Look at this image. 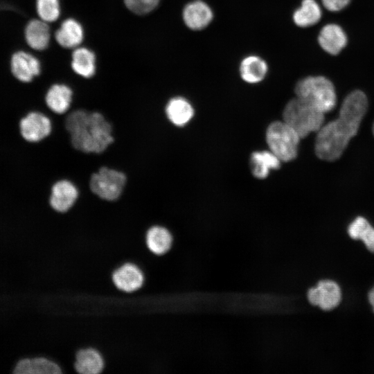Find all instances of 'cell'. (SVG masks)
Segmentation results:
<instances>
[{
    "mask_svg": "<svg viewBox=\"0 0 374 374\" xmlns=\"http://www.w3.org/2000/svg\"><path fill=\"white\" fill-rule=\"evenodd\" d=\"M112 280L117 289L130 293L143 286L145 277L142 270L136 264L126 262L114 271Z\"/></svg>",
    "mask_w": 374,
    "mask_h": 374,
    "instance_id": "7c38bea8",
    "label": "cell"
},
{
    "mask_svg": "<svg viewBox=\"0 0 374 374\" xmlns=\"http://www.w3.org/2000/svg\"><path fill=\"white\" fill-rule=\"evenodd\" d=\"M348 234L353 240H362L366 248L374 253V227L366 218L356 217L348 226Z\"/></svg>",
    "mask_w": 374,
    "mask_h": 374,
    "instance_id": "d4e9b609",
    "label": "cell"
},
{
    "mask_svg": "<svg viewBox=\"0 0 374 374\" xmlns=\"http://www.w3.org/2000/svg\"><path fill=\"white\" fill-rule=\"evenodd\" d=\"M321 14V8L315 0H303L301 6L294 12L292 19L296 26L306 28L318 23Z\"/></svg>",
    "mask_w": 374,
    "mask_h": 374,
    "instance_id": "cb8c5ba5",
    "label": "cell"
},
{
    "mask_svg": "<svg viewBox=\"0 0 374 374\" xmlns=\"http://www.w3.org/2000/svg\"><path fill=\"white\" fill-rule=\"evenodd\" d=\"M341 297L339 285L332 280H320L315 287L308 291L309 302L325 311L337 308L341 303Z\"/></svg>",
    "mask_w": 374,
    "mask_h": 374,
    "instance_id": "30bf717a",
    "label": "cell"
},
{
    "mask_svg": "<svg viewBox=\"0 0 374 374\" xmlns=\"http://www.w3.org/2000/svg\"><path fill=\"white\" fill-rule=\"evenodd\" d=\"M42 70L41 60L33 51L19 50L12 53L10 71L19 81L29 83L41 74Z\"/></svg>",
    "mask_w": 374,
    "mask_h": 374,
    "instance_id": "ba28073f",
    "label": "cell"
},
{
    "mask_svg": "<svg viewBox=\"0 0 374 374\" xmlns=\"http://www.w3.org/2000/svg\"><path fill=\"white\" fill-rule=\"evenodd\" d=\"M21 137L29 143H39L52 132L50 117L39 111H31L23 116L19 123Z\"/></svg>",
    "mask_w": 374,
    "mask_h": 374,
    "instance_id": "52a82bcc",
    "label": "cell"
},
{
    "mask_svg": "<svg viewBox=\"0 0 374 374\" xmlns=\"http://www.w3.org/2000/svg\"><path fill=\"white\" fill-rule=\"evenodd\" d=\"M71 67L82 78L93 77L96 73L95 54L87 48H75L72 53Z\"/></svg>",
    "mask_w": 374,
    "mask_h": 374,
    "instance_id": "603a6c76",
    "label": "cell"
},
{
    "mask_svg": "<svg viewBox=\"0 0 374 374\" xmlns=\"http://www.w3.org/2000/svg\"><path fill=\"white\" fill-rule=\"evenodd\" d=\"M127 184V175L123 171L107 166L100 167L90 177L89 186L98 198L114 202L122 195Z\"/></svg>",
    "mask_w": 374,
    "mask_h": 374,
    "instance_id": "8992f818",
    "label": "cell"
},
{
    "mask_svg": "<svg viewBox=\"0 0 374 374\" xmlns=\"http://www.w3.org/2000/svg\"><path fill=\"white\" fill-rule=\"evenodd\" d=\"M57 44L66 48H75L82 43L84 30L75 19L69 18L63 21L54 33Z\"/></svg>",
    "mask_w": 374,
    "mask_h": 374,
    "instance_id": "e0dca14e",
    "label": "cell"
},
{
    "mask_svg": "<svg viewBox=\"0 0 374 374\" xmlns=\"http://www.w3.org/2000/svg\"><path fill=\"white\" fill-rule=\"evenodd\" d=\"M60 366L54 361L45 357H21L12 368L14 374H59Z\"/></svg>",
    "mask_w": 374,
    "mask_h": 374,
    "instance_id": "2e32d148",
    "label": "cell"
},
{
    "mask_svg": "<svg viewBox=\"0 0 374 374\" xmlns=\"http://www.w3.org/2000/svg\"><path fill=\"white\" fill-rule=\"evenodd\" d=\"M367 108L368 100L363 91L350 93L341 104L338 118L323 124L317 132L314 145L317 156L327 161L340 158L357 133Z\"/></svg>",
    "mask_w": 374,
    "mask_h": 374,
    "instance_id": "6da1fadb",
    "label": "cell"
},
{
    "mask_svg": "<svg viewBox=\"0 0 374 374\" xmlns=\"http://www.w3.org/2000/svg\"><path fill=\"white\" fill-rule=\"evenodd\" d=\"M241 78L249 84H257L264 80L267 72V63L262 57L251 55L242 59L240 64Z\"/></svg>",
    "mask_w": 374,
    "mask_h": 374,
    "instance_id": "ffe728a7",
    "label": "cell"
},
{
    "mask_svg": "<svg viewBox=\"0 0 374 374\" xmlns=\"http://www.w3.org/2000/svg\"><path fill=\"white\" fill-rule=\"evenodd\" d=\"M350 0H321L323 6L329 11L337 12L344 9Z\"/></svg>",
    "mask_w": 374,
    "mask_h": 374,
    "instance_id": "83f0119b",
    "label": "cell"
},
{
    "mask_svg": "<svg viewBox=\"0 0 374 374\" xmlns=\"http://www.w3.org/2000/svg\"><path fill=\"white\" fill-rule=\"evenodd\" d=\"M73 96L74 91L70 85L64 82H55L47 89L44 101L51 112L63 115L70 110Z\"/></svg>",
    "mask_w": 374,
    "mask_h": 374,
    "instance_id": "4fadbf2b",
    "label": "cell"
},
{
    "mask_svg": "<svg viewBox=\"0 0 374 374\" xmlns=\"http://www.w3.org/2000/svg\"><path fill=\"white\" fill-rule=\"evenodd\" d=\"M318 42L326 52L335 55L346 46L347 36L341 26L335 24H329L321 29Z\"/></svg>",
    "mask_w": 374,
    "mask_h": 374,
    "instance_id": "ac0fdd59",
    "label": "cell"
},
{
    "mask_svg": "<svg viewBox=\"0 0 374 374\" xmlns=\"http://www.w3.org/2000/svg\"><path fill=\"white\" fill-rule=\"evenodd\" d=\"M72 146L89 154H100L114 142L112 123L100 112L71 109L63 114Z\"/></svg>",
    "mask_w": 374,
    "mask_h": 374,
    "instance_id": "7a4b0ae2",
    "label": "cell"
},
{
    "mask_svg": "<svg viewBox=\"0 0 374 374\" xmlns=\"http://www.w3.org/2000/svg\"><path fill=\"white\" fill-rule=\"evenodd\" d=\"M164 112L168 121L178 128L186 126L195 114L191 103L181 96L169 98L165 105Z\"/></svg>",
    "mask_w": 374,
    "mask_h": 374,
    "instance_id": "9a60e30c",
    "label": "cell"
},
{
    "mask_svg": "<svg viewBox=\"0 0 374 374\" xmlns=\"http://www.w3.org/2000/svg\"><path fill=\"white\" fill-rule=\"evenodd\" d=\"M281 161L269 150L254 152L251 156L253 175L258 179L266 178L271 170L278 169Z\"/></svg>",
    "mask_w": 374,
    "mask_h": 374,
    "instance_id": "7402d4cb",
    "label": "cell"
},
{
    "mask_svg": "<svg viewBox=\"0 0 374 374\" xmlns=\"http://www.w3.org/2000/svg\"><path fill=\"white\" fill-rule=\"evenodd\" d=\"M372 131H373V134L374 135V123H373V125Z\"/></svg>",
    "mask_w": 374,
    "mask_h": 374,
    "instance_id": "f546056e",
    "label": "cell"
},
{
    "mask_svg": "<svg viewBox=\"0 0 374 374\" xmlns=\"http://www.w3.org/2000/svg\"><path fill=\"white\" fill-rule=\"evenodd\" d=\"M368 299L374 312V287L368 292Z\"/></svg>",
    "mask_w": 374,
    "mask_h": 374,
    "instance_id": "f1b7e54d",
    "label": "cell"
},
{
    "mask_svg": "<svg viewBox=\"0 0 374 374\" xmlns=\"http://www.w3.org/2000/svg\"><path fill=\"white\" fill-rule=\"evenodd\" d=\"M37 17L40 19L52 24L60 16L61 8L59 0H35Z\"/></svg>",
    "mask_w": 374,
    "mask_h": 374,
    "instance_id": "484cf974",
    "label": "cell"
},
{
    "mask_svg": "<svg viewBox=\"0 0 374 374\" xmlns=\"http://www.w3.org/2000/svg\"><path fill=\"white\" fill-rule=\"evenodd\" d=\"M283 121L303 139L320 130L324 123V114L296 97L285 106Z\"/></svg>",
    "mask_w": 374,
    "mask_h": 374,
    "instance_id": "277c9868",
    "label": "cell"
},
{
    "mask_svg": "<svg viewBox=\"0 0 374 374\" xmlns=\"http://www.w3.org/2000/svg\"><path fill=\"white\" fill-rule=\"evenodd\" d=\"M160 0H124L125 6L137 15H145L152 11Z\"/></svg>",
    "mask_w": 374,
    "mask_h": 374,
    "instance_id": "4316f807",
    "label": "cell"
},
{
    "mask_svg": "<svg viewBox=\"0 0 374 374\" xmlns=\"http://www.w3.org/2000/svg\"><path fill=\"white\" fill-rule=\"evenodd\" d=\"M24 39L30 51L42 52L46 50L51 42L50 24L38 17L30 19L24 28Z\"/></svg>",
    "mask_w": 374,
    "mask_h": 374,
    "instance_id": "8fae6325",
    "label": "cell"
},
{
    "mask_svg": "<svg viewBox=\"0 0 374 374\" xmlns=\"http://www.w3.org/2000/svg\"><path fill=\"white\" fill-rule=\"evenodd\" d=\"M172 235L163 225L156 224L150 226L145 234V243L152 253L161 256L167 253L172 244Z\"/></svg>",
    "mask_w": 374,
    "mask_h": 374,
    "instance_id": "d6986e66",
    "label": "cell"
},
{
    "mask_svg": "<svg viewBox=\"0 0 374 374\" xmlns=\"http://www.w3.org/2000/svg\"><path fill=\"white\" fill-rule=\"evenodd\" d=\"M79 195V189L72 181L61 179L51 186L49 205L55 212L65 213L74 206Z\"/></svg>",
    "mask_w": 374,
    "mask_h": 374,
    "instance_id": "9c48e42d",
    "label": "cell"
},
{
    "mask_svg": "<svg viewBox=\"0 0 374 374\" xmlns=\"http://www.w3.org/2000/svg\"><path fill=\"white\" fill-rule=\"evenodd\" d=\"M265 137L269 150L281 161L288 162L296 157L301 137L283 121L270 123Z\"/></svg>",
    "mask_w": 374,
    "mask_h": 374,
    "instance_id": "5b68a950",
    "label": "cell"
},
{
    "mask_svg": "<svg viewBox=\"0 0 374 374\" xmlns=\"http://www.w3.org/2000/svg\"><path fill=\"white\" fill-rule=\"evenodd\" d=\"M104 365L103 356L93 348L81 349L75 355L74 367L80 374H98Z\"/></svg>",
    "mask_w": 374,
    "mask_h": 374,
    "instance_id": "44dd1931",
    "label": "cell"
},
{
    "mask_svg": "<svg viewBox=\"0 0 374 374\" xmlns=\"http://www.w3.org/2000/svg\"><path fill=\"white\" fill-rule=\"evenodd\" d=\"M182 18L185 25L190 30H201L206 28L213 19L211 8L202 0H194L183 9Z\"/></svg>",
    "mask_w": 374,
    "mask_h": 374,
    "instance_id": "5bb4252c",
    "label": "cell"
},
{
    "mask_svg": "<svg viewBox=\"0 0 374 374\" xmlns=\"http://www.w3.org/2000/svg\"><path fill=\"white\" fill-rule=\"evenodd\" d=\"M296 96L323 114L330 112L337 103L332 82L323 76H308L299 80L294 89Z\"/></svg>",
    "mask_w": 374,
    "mask_h": 374,
    "instance_id": "3957f363",
    "label": "cell"
}]
</instances>
